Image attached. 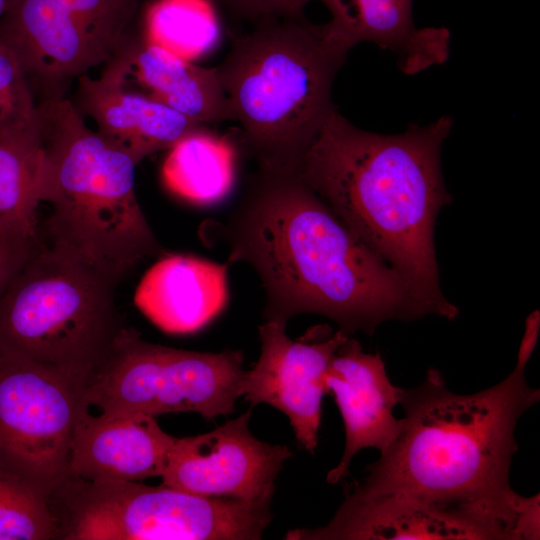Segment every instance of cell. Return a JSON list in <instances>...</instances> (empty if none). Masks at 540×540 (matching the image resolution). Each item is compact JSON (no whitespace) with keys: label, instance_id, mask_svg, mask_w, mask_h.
<instances>
[{"label":"cell","instance_id":"cell-2","mask_svg":"<svg viewBox=\"0 0 540 540\" xmlns=\"http://www.w3.org/2000/svg\"><path fill=\"white\" fill-rule=\"evenodd\" d=\"M444 115L397 134L360 129L336 108L308 149L299 175L345 225L407 283L430 312L455 319L440 288L434 226L450 204L441 149Z\"/></svg>","mask_w":540,"mask_h":540},{"label":"cell","instance_id":"cell-9","mask_svg":"<svg viewBox=\"0 0 540 540\" xmlns=\"http://www.w3.org/2000/svg\"><path fill=\"white\" fill-rule=\"evenodd\" d=\"M144 0H7L0 40L16 55L40 101L114 55Z\"/></svg>","mask_w":540,"mask_h":540},{"label":"cell","instance_id":"cell-4","mask_svg":"<svg viewBox=\"0 0 540 540\" xmlns=\"http://www.w3.org/2000/svg\"><path fill=\"white\" fill-rule=\"evenodd\" d=\"M48 244L120 281L165 255L135 192L132 157L92 131L66 98L36 106Z\"/></svg>","mask_w":540,"mask_h":540},{"label":"cell","instance_id":"cell-5","mask_svg":"<svg viewBox=\"0 0 540 540\" xmlns=\"http://www.w3.org/2000/svg\"><path fill=\"white\" fill-rule=\"evenodd\" d=\"M347 54L305 17L266 18L233 38L215 68L258 169L299 173L337 108L332 86Z\"/></svg>","mask_w":540,"mask_h":540},{"label":"cell","instance_id":"cell-14","mask_svg":"<svg viewBox=\"0 0 540 540\" xmlns=\"http://www.w3.org/2000/svg\"><path fill=\"white\" fill-rule=\"evenodd\" d=\"M102 73L198 123L234 121L215 67L184 59L140 31H129Z\"/></svg>","mask_w":540,"mask_h":540},{"label":"cell","instance_id":"cell-1","mask_svg":"<svg viewBox=\"0 0 540 540\" xmlns=\"http://www.w3.org/2000/svg\"><path fill=\"white\" fill-rule=\"evenodd\" d=\"M207 238L246 262L265 296V321L315 313L347 336L373 334L387 320L430 315L404 279L363 243L296 172L258 169Z\"/></svg>","mask_w":540,"mask_h":540},{"label":"cell","instance_id":"cell-8","mask_svg":"<svg viewBox=\"0 0 540 540\" xmlns=\"http://www.w3.org/2000/svg\"><path fill=\"white\" fill-rule=\"evenodd\" d=\"M240 351L198 352L151 343L123 327L83 391L99 413L159 416L195 412L206 419L234 412L244 375Z\"/></svg>","mask_w":540,"mask_h":540},{"label":"cell","instance_id":"cell-10","mask_svg":"<svg viewBox=\"0 0 540 540\" xmlns=\"http://www.w3.org/2000/svg\"><path fill=\"white\" fill-rule=\"evenodd\" d=\"M83 391L56 368L0 351V466L48 500L70 476Z\"/></svg>","mask_w":540,"mask_h":540},{"label":"cell","instance_id":"cell-12","mask_svg":"<svg viewBox=\"0 0 540 540\" xmlns=\"http://www.w3.org/2000/svg\"><path fill=\"white\" fill-rule=\"evenodd\" d=\"M251 408L216 429L177 438L162 484L211 498L271 503L275 480L293 453L249 430Z\"/></svg>","mask_w":540,"mask_h":540},{"label":"cell","instance_id":"cell-11","mask_svg":"<svg viewBox=\"0 0 540 540\" xmlns=\"http://www.w3.org/2000/svg\"><path fill=\"white\" fill-rule=\"evenodd\" d=\"M261 350L250 370L244 371L241 396L251 407L266 403L282 411L295 438L307 451L317 448L326 374L330 359L349 337L327 326L308 330L293 340L286 324L264 321L258 328Z\"/></svg>","mask_w":540,"mask_h":540},{"label":"cell","instance_id":"cell-25","mask_svg":"<svg viewBox=\"0 0 540 540\" xmlns=\"http://www.w3.org/2000/svg\"><path fill=\"white\" fill-rule=\"evenodd\" d=\"M40 243L0 231V298Z\"/></svg>","mask_w":540,"mask_h":540},{"label":"cell","instance_id":"cell-7","mask_svg":"<svg viewBox=\"0 0 540 540\" xmlns=\"http://www.w3.org/2000/svg\"><path fill=\"white\" fill-rule=\"evenodd\" d=\"M49 502L60 540H258L272 518L264 503L71 476Z\"/></svg>","mask_w":540,"mask_h":540},{"label":"cell","instance_id":"cell-23","mask_svg":"<svg viewBox=\"0 0 540 540\" xmlns=\"http://www.w3.org/2000/svg\"><path fill=\"white\" fill-rule=\"evenodd\" d=\"M36 106L20 62L0 40V136L37 131Z\"/></svg>","mask_w":540,"mask_h":540},{"label":"cell","instance_id":"cell-6","mask_svg":"<svg viewBox=\"0 0 540 540\" xmlns=\"http://www.w3.org/2000/svg\"><path fill=\"white\" fill-rule=\"evenodd\" d=\"M118 283L41 240L0 298V351L56 368L85 385L124 327Z\"/></svg>","mask_w":540,"mask_h":540},{"label":"cell","instance_id":"cell-15","mask_svg":"<svg viewBox=\"0 0 540 540\" xmlns=\"http://www.w3.org/2000/svg\"><path fill=\"white\" fill-rule=\"evenodd\" d=\"M177 438L156 417L142 413H99L86 408L71 443L69 475L85 480L140 482L160 476Z\"/></svg>","mask_w":540,"mask_h":540},{"label":"cell","instance_id":"cell-26","mask_svg":"<svg viewBox=\"0 0 540 540\" xmlns=\"http://www.w3.org/2000/svg\"><path fill=\"white\" fill-rule=\"evenodd\" d=\"M540 330V312L533 311L525 321V330L519 345L516 365L526 368V365L536 347Z\"/></svg>","mask_w":540,"mask_h":540},{"label":"cell","instance_id":"cell-27","mask_svg":"<svg viewBox=\"0 0 540 540\" xmlns=\"http://www.w3.org/2000/svg\"><path fill=\"white\" fill-rule=\"evenodd\" d=\"M6 4H7V0H0V18L5 11Z\"/></svg>","mask_w":540,"mask_h":540},{"label":"cell","instance_id":"cell-21","mask_svg":"<svg viewBox=\"0 0 540 540\" xmlns=\"http://www.w3.org/2000/svg\"><path fill=\"white\" fill-rule=\"evenodd\" d=\"M137 17L146 39L190 61L210 52L220 38L212 0H144Z\"/></svg>","mask_w":540,"mask_h":540},{"label":"cell","instance_id":"cell-22","mask_svg":"<svg viewBox=\"0 0 540 540\" xmlns=\"http://www.w3.org/2000/svg\"><path fill=\"white\" fill-rule=\"evenodd\" d=\"M54 539H58V520L49 500L0 466V540Z\"/></svg>","mask_w":540,"mask_h":540},{"label":"cell","instance_id":"cell-20","mask_svg":"<svg viewBox=\"0 0 540 540\" xmlns=\"http://www.w3.org/2000/svg\"><path fill=\"white\" fill-rule=\"evenodd\" d=\"M42 150L38 130L0 136V231L41 240Z\"/></svg>","mask_w":540,"mask_h":540},{"label":"cell","instance_id":"cell-24","mask_svg":"<svg viewBox=\"0 0 540 540\" xmlns=\"http://www.w3.org/2000/svg\"><path fill=\"white\" fill-rule=\"evenodd\" d=\"M239 19L253 24L266 18H303L306 5L314 0H212Z\"/></svg>","mask_w":540,"mask_h":540},{"label":"cell","instance_id":"cell-16","mask_svg":"<svg viewBox=\"0 0 540 540\" xmlns=\"http://www.w3.org/2000/svg\"><path fill=\"white\" fill-rule=\"evenodd\" d=\"M76 80L71 100L76 110L92 119L96 131L137 165L205 126L103 73L99 78L84 74Z\"/></svg>","mask_w":540,"mask_h":540},{"label":"cell","instance_id":"cell-18","mask_svg":"<svg viewBox=\"0 0 540 540\" xmlns=\"http://www.w3.org/2000/svg\"><path fill=\"white\" fill-rule=\"evenodd\" d=\"M228 265L167 253L144 274L134 302L154 325L167 333L198 331L228 301Z\"/></svg>","mask_w":540,"mask_h":540},{"label":"cell","instance_id":"cell-13","mask_svg":"<svg viewBox=\"0 0 540 540\" xmlns=\"http://www.w3.org/2000/svg\"><path fill=\"white\" fill-rule=\"evenodd\" d=\"M327 392L332 394L345 428V448L338 465L327 474L335 484L345 478L354 456L364 448L384 453L402 428L394 417L404 389L394 386L379 353L364 352L349 336L332 355L327 374Z\"/></svg>","mask_w":540,"mask_h":540},{"label":"cell","instance_id":"cell-3","mask_svg":"<svg viewBox=\"0 0 540 540\" xmlns=\"http://www.w3.org/2000/svg\"><path fill=\"white\" fill-rule=\"evenodd\" d=\"M539 397L517 366L500 383L469 395L450 391L431 368L419 386L404 389L405 417L395 441L348 491L458 506L512 504L520 498L509 484L515 427Z\"/></svg>","mask_w":540,"mask_h":540},{"label":"cell","instance_id":"cell-17","mask_svg":"<svg viewBox=\"0 0 540 540\" xmlns=\"http://www.w3.org/2000/svg\"><path fill=\"white\" fill-rule=\"evenodd\" d=\"M330 13L326 36L347 53L373 43L396 55L397 66L413 75L444 63L450 54L445 27L415 26L412 0H319Z\"/></svg>","mask_w":540,"mask_h":540},{"label":"cell","instance_id":"cell-19","mask_svg":"<svg viewBox=\"0 0 540 540\" xmlns=\"http://www.w3.org/2000/svg\"><path fill=\"white\" fill-rule=\"evenodd\" d=\"M236 166L234 144L205 125L168 150L162 179L165 187L179 198L208 206L228 196L235 182Z\"/></svg>","mask_w":540,"mask_h":540}]
</instances>
